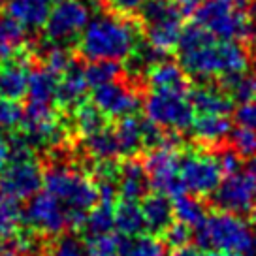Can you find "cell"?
Returning a JSON list of instances; mask_svg holds the SVG:
<instances>
[{
	"instance_id": "ee69618b",
	"label": "cell",
	"mask_w": 256,
	"mask_h": 256,
	"mask_svg": "<svg viewBox=\"0 0 256 256\" xmlns=\"http://www.w3.org/2000/svg\"><path fill=\"white\" fill-rule=\"evenodd\" d=\"M216 156V162H218V166L222 170L224 176H228V174H234V172H238L240 170V154L234 151L232 147H228V149H220Z\"/></svg>"
},
{
	"instance_id": "4fadbf2b",
	"label": "cell",
	"mask_w": 256,
	"mask_h": 256,
	"mask_svg": "<svg viewBox=\"0 0 256 256\" xmlns=\"http://www.w3.org/2000/svg\"><path fill=\"white\" fill-rule=\"evenodd\" d=\"M256 200V184L248 172H234L220 179L213 192V204L222 211L247 213L252 209Z\"/></svg>"
},
{
	"instance_id": "c3c4849f",
	"label": "cell",
	"mask_w": 256,
	"mask_h": 256,
	"mask_svg": "<svg viewBox=\"0 0 256 256\" xmlns=\"http://www.w3.org/2000/svg\"><path fill=\"white\" fill-rule=\"evenodd\" d=\"M240 256H256V236H252V240L248 243V247L241 252Z\"/></svg>"
},
{
	"instance_id": "3957f363",
	"label": "cell",
	"mask_w": 256,
	"mask_h": 256,
	"mask_svg": "<svg viewBox=\"0 0 256 256\" xmlns=\"http://www.w3.org/2000/svg\"><path fill=\"white\" fill-rule=\"evenodd\" d=\"M248 53L238 42H209L192 51L179 53V64L186 76L198 80H215L248 70Z\"/></svg>"
},
{
	"instance_id": "7a4b0ae2",
	"label": "cell",
	"mask_w": 256,
	"mask_h": 256,
	"mask_svg": "<svg viewBox=\"0 0 256 256\" xmlns=\"http://www.w3.org/2000/svg\"><path fill=\"white\" fill-rule=\"evenodd\" d=\"M44 186L46 192L55 196L66 208L70 228H81L88 209L98 204V188L94 181L87 174L68 164L49 166L44 172Z\"/></svg>"
},
{
	"instance_id": "9a60e30c",
	"label": "cell",
	"mask_w": 256,
	"mask_h": 256,
	"mask_svg": "<svg viewBox=\"0 0 256 256\" xmlns=\"http://www.w3.org/2000/svg\"><path fill=\"white\" fill-rule=\"evenodd\" d=\"M149 188H151V183H149V176L144 162L136 160L134 156L124 160L119 166L117 194L122 200L138 202L144 198Z\"/></svg>"
},
{
	"instance_id": "60d3db41",
	"label": "cell",
	"mask_w": 256,
	"mask_h": 256,
	"mask_svg": "<svg viewBox=\"0 0 256 256\" xmlns=\"http://www.w3.org/2000/svg\"><path fill=\"white\" fill-rule=\"evenodd\" d=\"M162 238H164V243H166L170 248L184 247V245L190 243V238H192L190 226L179 222V220H177V222H172L168 230L162 234Z\"/></svg>"
},
{
	"instance_id": "ffe728a7",
	"label": "cell",
	"mask_w": 256,
	"mask_h": 256,
	"mask_svg": "<svg viewBox=\"0 0 256 256\" xmlns=\"http://www.w3.org/2000/svg\"><path fill=\"white\" fill-rule=\"evenodd\" d=\"M4 10L10 17L23 24L28 30L44 28L53 0H4Z\"/></svg>"
},
{
	"instance_id": "8992f818",
	"label": "cell",
	"mask_w": 256,
	"mask_h": 256,
	"mask_svg": "<svg viewBox=\"0 0 256 256\" xmlns=\"http://www.w3.org/2000/svg\"><path fill=\"white\" fill-rule=\"evenodd\" d=\"M145 115L164 130L183 132L194 120V108L186 94L152 90L145 100Z\"/></svg>"
},
{
	"instance_id": "f1b7e54d",
	"label": "cell",
	"mask_w": 256,
	"mask_h": 256,
	"mask_svg": "<svg viewBox=\"0 0 256 256\" xmlns=\"http://www.w3.org/2000/svg\"><path fill=\"white\" fill-rule=\"evenodd\" d=\"M83 147L94 160H117L120 156L119 142H117V136H115V130L108 126H104L102 130L94 132V134H90V136H85Z\"/></svg>"
},
{
	"instance_id": "d4e9b609",
	"label": "cell",
	"mask_w": 256,
	"mask_h": 256,
	"mask_svg": "<svg viewBox=\"0 0 256 256\" xmlns=\"http://www.w3.org/2000/svg\"><path fill=\"white\" fill-rule=\"evenodd\" d=\"M113 220H115V228L124 238L140 236L145 230L144 213H142V208L138 206V202L120 198L113 206Z\"/></svg>"
},
{
	"instance_id": "db71d44e",
	"label": "cell",
	"mask_w": 256,
	"mask_h": 256,
	"mask_svg": "<svg viewBox=\"0 0 256 256\" xmlns=\"http://www.w3.org/2000/svg\"><path fill=\"white\" fill-rule=\"evenodd\" d=\"M2 4H4V2H2V0H0V10H2Z\"/></svg>"
},
{
	"instance_id": "b9f144b4",
	"label": "cell",
	"mask_w": 256,
	"mask_h": 256,
	"mask_svg": "<svg viewBox=\"0 0 256 256\" xmlns=\"http://www.w3.org/2000/svg\"><path fill=\"white\" fill-rule=\"evenodd\" d=\"M108 10L113 14H119V16H128L132 17L134 14H138L142 6H144L147 0H102Z\"/></svg>"
},
{
	"instance_id": "7c38bea8",
	"label": "cell",
	"mask_w": 256,
	"mask_h": 256,
	"mask_svg": "<svg viewBox=\"0 0 256 256\" xmlns=\"http://www.w3.org/2000/svg\"><path fill=\"white\" fill-rule=\"evenodd\" d=\"M92 104L108 119L119 120L130 115H138L142 108V96L134 85L120 83L117 80L92 88Z\"/></svg>"
},
{
	"instance_id": "816d5d0a",
	"label": "cell",
	"mask_w": 256,
	"mask_h": 256,
	"mask_svg": "<svg viewBox=\"0 0 256 256\" xmlns=\"http://www.w3.org/2000/svg\"><path fill=\"white\" fill-rule=\"evenodd\" d=\"M204 256H234V254H226V252H220V250H206Z\"/></svg>"
},
{
	"instance_id": "bcb514c9",
	"label": "cell",
	"mask_w": 256,
	"mask_h": 256,
	"mask_svg": "<svg viewBox=\"0 0 256 256\" xmlns=\"http://www.w3.org/2000/svg\"><path fill=\"white\" fill-rule=\"evenodd\" d=\"M170 256H202L200 248L198 247H190V245H184V247L174 248Z\"/></svg>"
},
{
	"instance_id": "f5cc1de1",
	"label": "cell",
	"mask_w": 256,
	"mask_h": 256,
	"mask_svg": "<svg viewBox=\"0 0 256 256\" xmlns=\"http://www.w3.org/2000/svg\"><path fill=\"white\" fill-rule=\"evenodd\" d=\"M250 220H252V224L256 226V204L252 206V209H250Z\"/></svg>"
},
{
	"instance_id": "8d00e7d4",
	"label": "cell",
	"mask_w": 256,
	"mask_h": 256,
	"mask_svg": "<svg viewBox=\"0 0 256 256\" xmlns=\"http://www.w3.org/2000/svg\"><path fill=\"white\" fill-rule=\"evenodd\" d=\"M230 147L241 158H254L256 156V130L247 126H238L230 130Z\"/></svg>"
},
{
	"instance_id": "d590c367",
	"label": "cell",
	"mask_w": 256,
	"mask_h": 256,
	"mask_svg": "<svg viewBox=\"0 0 256 256\" xmlns=\"http://www.w3.org/2000/svg\"><path fill=\"white\" fill-rule=\"evenodd\" d=\"M23 222V209L17 200L0 194V234L17 232Z\"/></svg>"
},
{
	"instance_id": "7bdbcfd3",
	"label": "cell",
	"mask_w": 256,
	"mask_h": 256,
	"mask_svg": "<svg viewBox=\"0 0 256 256\" xmlns=\"http://www.w3.org/2000/svg\"><path fill=\"white\" fill-rule=\"evenodd\" d=\"M236 122L240 126H247L256 130V98L240 104V108L236 110Z\"/></svg>"
},
{
	"instance_id": "30bf717a",
	"label": "cell",
	"mask_w": 256,
	"mask_h": 256,
	"mask_svg": "<svg viewBox=\"0 0 256 256\" xmlns=\"http://www.w3.org/2000/svg\"><path fill=\"white\" fill-rule=\"evenodd\" d=\"M179 160H181L179 149H170V147L151 149L144 160L151 186L156 192L170 196L172 200L186 192L179 177Z\"/></svg>"
},
{
	"instance_id": "277c9868",
	"label": "cell",
	"mask_w": 256,
	"mask_h": 256,
	"mask_svg": "<svg viewBox=\"0 0 256 256\" xmlns=\"http://www.w3.org/2000/svg\"><path fill=\"white\" fill-rule=\"evenodd\" d=\"M194 19L216 40L256 42V4L243 10L232 0H202Z\"/></svg>"
},
{
	"instance_id": "74e56055",
	"label": "cell",
	"mask_w": 256,
	"mask_h": 256,
	"mask_svg": "<svg viewBox=\"0 0 256 256\" xmlns=\"http://www.w3.org/2000/svg\"><path fill=\"white\" fill-rule=\"evenodd\" d=\"M213 40H216L213 34H209L202 24L194 23L184 26L183 30H181L177 48H179V53H184V51H192V49L202 48V46H206V44H209V42Z\"/></svg>"
},
{
	"instance_id": "f546056e",
	"label": "cell",
	"mask_w": 256,
	"mask_h": 256,
	"mask_svg": "<svg viewBox=\"0 0 256 256\" xmlns=\"http://www.w3.org/2000/svg\"><path fill=\"white\" fill-rule=\"evenodd\" d=\"M220 88L234 102H240V104L248 102L256 98V76L245 70V72L220 78Z\"/></svg>"
},
{
	"instance_id": "8fae6325",
	"label": "cell",
	"mask_w": 256,
	"mask_h": 256,
	"mask_svg": "<svg viewBox=\"0 0 256 256\" xmlns=\"http://www.w3.org/2000/svg\"><path fill=\"white\" fill-rule=\"evenodd\" d=\"M42 186L44 172L34 158L10 160L6 168L0 172V194L17 202L32 198Z\"/></svg>"
},
{
	"instance_id": "4316f807",
	"label": "cell",
	"mask_w": 256,
	"mask_h": 256,
	"mask_svg": "<svg viewBox=\"0 0 256 256\" xmlns=\"http://www.w3.org/2000/svg\"><path fill=\"white\" fill-rule=\"evenodd\" d=\"M40 236L34 232L0 234V256H40Z\"/></svg>"
},
{
	"instance_id": "83f0119b",
	"label": "cell",
	"mask_w": 256,
	"mask_h": 256,
	"mask_svg": "<svg viewBox=\"0 0 256 256\" xmlns=\"http://www.w3.org/2000/svg\"><path fill=\"white\" fill-rule=\"evenodd\" d=\"M181 21L183 19H168V21H156V23L144 24L145 40L154 48L168 53L170 49L177 48V42H179L181 30H183Z\"/></svg>"
},
{
	"instance_id": "7dc6e473",
	"label": "cell",
	"mask_w": 256,
	"mask_h": 256,
	"mask_svg": "<svg viewBox=\"0 0 256 256\" xmlns=\"http://www.w3.org/2000/svg\"><path fill=\"white\" fill-rule=\"evenodd\" d=\"M177 4V8L181 10L183 14H190L194 10L198 8V4H200L202 0H174Z\"/></svg>"
},
{
	"instance_id": "cb8c5ba5",
	"label": "cell",
	"mask_w": 256,
	"mask_h": 256,
	"mask_svg": "<svg viewBox=\"0 0 256 256\" xmlns=\"http://www.w3.org/2000/svg\"><path fill=\"white\" fill-rule=\"evenodd\" d=\"M113 130L119 142L120 158H132L144 149V119L130 115L117 120V126H113Z\"/></svg>"
},
{
	"instance_id": "ab89813d",
	"label": "cell",
	"mask_w": 256,
	"mask_h": 256,
	"mask_svg": "<svg viewBox=\"0 0 256 256\" xmlns=\"http://www.w3.org/2000/svg\"><path fill=\"white\" fill-rule=\"evenodd\" d=\"M21 119H23V110L19 108V104L14 100L0 98V128L14 130L21 124Z\"/></svg>"
},
{
	"instance_id": "5bb4252c",
	"label": "cell",
	"mask_w": 256,
	"mask_h": 256,
	"mask_svg": "<svg viewBox=\"0 0 256 256\" xmlns=\"http://www.w3.org/2000/svg\"><path fill=\"white\" fill-rule=\"evenodd\" d=\"M30 68L26 62V55L0 62V98L19 102L26 96Z\"/></svg>"
},
{
	"instance_id": "e0dca14e",
	"label": "cell",
	"mask_w": 256,
	"mask_h": 256,
	"mask_svg": "<svg viewBox=\"0 0 256 256\" xmlns=\"http://www.w3.org/2000/svg\"><path fill=\"white\" fill-rule=\"evenodd\" d=\"M151 90H166V92H188V76L181 68V64L170 62L168 58L151 66L145 72Z\"/></svg>"
},
{
	"instance_id": "5b68a950",
	"label": "cell",
	"mask_w": 256,
	"mask_h": 256,
	"mask_svg": "<svg viewBox=\"0 0 256 256\" xmlns=\"http://www.w3.org/2000/svg\"><path fill=\"white\" fill-rule=\"evenodd\" d=\"M194 240L198 248L204 250H220L226 254L240 256L248 247L252 234L238 213L218 209L194 228Z\"/></svg>"
},
{
	"instance_id": "6da1fadb",
	"label": "cell",
	"mask_w": 256,
	"mask_h": 256,
	"mask_svg": "<svg viewBox=\"0 0 256 256\" xmlns=\"http://www.w3.org/2000/svg\"><path fill=\"white\" fill-rule=\"evenodd\" d=\"M138 46V26L128 16L102 14L88 19L80 38V53L90 60H126Z\"/></svg>"
},
{
	"instance_id": "d6a6232c",
	"label": "cell",
	"mask_w": 256,
	"mask_h": 256,
	"mask_svg": "<svg viewBox=\"0 0 256 256\" xmlns=\"http://www.w3.org/2000/svg\"><path fill=\"white\" fill-rule=\"evenodd\" d=\"M88 87L94 88L122 78V66L117 60H90L83 68Z\"/></svg>"
},
{
	"instance_id": "7402d4cb",
	"label": "cell",
	"mask_w": 256,
	"mask_h": 256,
	"mask_svg": "<svg viewBox=\"0 0 256 256\" xmlns=\"http://www.w3.org/2000/svg\"><path fill=\"white\" fill-rule=\"evenodd\" d=\"M28 55L26 28L14 17H0V62Z\"/></svg>"
},
{
	"instance_id": "ba28073f",
	"label": "cell",
	"mask_w": 256,
	"mask_h": 256,
	"mask_svg": "<svg viewBox=\"0 0 256 256\" xmlns=\"http://www.w3.org/2000/svg\"><path fill=\"white\" fill-rule=\"evenodd\" d=\"M90 19V10L83 0H56L44 24L46 38L53 44H68L81 36Z\"/></svg>"
},
{
	"instance_id": "484cf974",
	"label": "cell",
	"mask_w": 256,
	"mask_h": 256,
	"mask_svg": "<svg viewBox=\"0 0 256 256\" xmlns=\"http://www.w3.org/2000/svg\"><path fill=\"white\" fill-rule=\"evenodd\" d=\"M113 202H102L98 200L92 209H88L85 215V220L81 224V230L85 236V241L96 240L100 236L112 234L115 228V220H113Z\"/></svg>"
},
{
	"instance_id": "52a82bcc",
	"label": "cell",
	"mask_w": 256,
	"mask_h": 256,
	"mask_svg": "<svg viewBox=\"0 0 256 256\" xmlns=\"http://www.w3.org/2000/svg\"><path fill=\"white\" fill-rule=\"evenodd\" d=\"M23 222L40 238H58L70 228L68 211L49 192H36L23 211Z\"/></svg>"
},
{
	"instance_id": "d6986e66",
	"label": "cell",
	"mask_w": 256,
	"mask_h": 256,
	"mask_svg": "<svg viewBox=\"0 0 256 256\" xmlns=\"http://www.w3.org/2000/svg\"><path fill=\"white\" fill-rule=\"evenodd\" d=\"M190 130L198 144L213 149V147H218L228 138L230 130H232V122L228 119V115L200 113L192 120Z\"/></svg>"
},
{
	"instance_id": "603a6c76",
	"label": "cell",
	"mask_w": 256,
	"mask_h": 256,
	"mask_svg": "<svg viewBox=\"0 0 256 256\" xmlns=\"http://www.w3.org/2000/svg\"><path fill=\"white\" fill-rule=\"evenodd\" d=\"M58 74H55L49 68H38L32 70L28 76V87H26V96L28 104L38 106H53L56 96V87H58Z\"/></svg>"
},
{
	"instance_id": "4dcf8cb0",
	"label": "cell",
	"mask_w": 256,
	"mask_h": 256,
	"mask_svg": "<svg viewBox=\"0 0 256 256\" xmlns=\"http://www.w3.org/2000/svg\"><path fill=\"white\" fill-rule=\"evenodd\" d=\"M174 215L179 222L196 228L208 216V209L198 196H190L188 192H184L181 196L174 198Z\"/></svg>"
},
{
	"instance_id": "e575fe53",
	"label": "cell",
	"mask_w": 256,
	"mask_h": 256,
	"mask_svg": "<svg viewBox=\"0 0 256 256\" xmlns=\"http://www.w3.org/2000/svg\"><path fill=\"white\" fill-rule=\"evenodd\" d=\"M38 56L42 58V62H44L46 68L53 70L58 76L62 72H66L74 64L70 49L64 48L62 44L48 42V46H38Z\"/></svg>"
},
{
	"instance_id": "1f68e13d",
	"label": "cell",
	"mask_w": 256,
	"mask_h": 256,
	"mask_svg": "<svg viewBox=\"0 0 256 256\" xmlns=\"http://www.w3.org/2000/svg\"><path fill=\"white\" fill-rule=\"evenodd\" d=\"M106 117L92 102H81L74 110V126L81 136H90L106 126Z\"/></svg>"
},
{
	"instance_id": "ac0fdd59",
	"label": "cell",
	"mask_w": 256,
	"mask_h": 256,
	"mask_svg": "<svg viewBox=\"0 0 256 256\" xmlns=\"http://www.w3.org/2000/svg\"><path fill=\"white\" fill-rule=\"evenodd\" d=\"M88 83L85 80L83 68L74 62L66 72L60 74L58 78V87H56L55 104L64 110H76L81 102H85Z\"/></svg>"
},
{
	"instance_id": "9c48e42d",
	"label": "cell",
	"mask_w": 256,
	"mask_h": 256,
	"mask_svg": "<svg viewBox=\"0 0 256 256\" xmlns=\"http://www.w3.org/2000/svg\"><path fill=\"white\" fill-rule=\"evenodd\" d=\"M179 177L184 190L196 196L213 194L222 179V170L215 154L190 151L181 154L179 160Z\"/></svg>"
},
{
	"instance_id": "836d02e7",
	"label": "cell",
	"mask_w": 256,
	"mask_h": 256,
	"mask_svg": "<svg viewBox=\"0 0 256 256\" xmlns=\"http://www.w3.org/2000/svg\"><path fill=\"white\" fill-rule=\"evenodd\" d=\"M119 256H164V243L156 236H134L120 241Z\"/></svg>"
},
{
	"instance_id": "2e32d148",
	"label": "cell",
	"mask_w": 256,
	"mask_h": 256,
	"mask_svg": "<svg viewBox=\"0 0 256 256\" xmlns=\"http://www.w3.org/2000/svg\"><path fill=\"white\" fill-rule=\"evenodd\" d=\"M142 213H144L145 228L152 234V236H162L170 228V224L174 222V200L162 194V192H154V194H145L144 204H142Z\"/></svg>"
},
{
	"instance_id": "f6af8a7d",
	"label": "cell",
	"mask_w": 256,
	"mask_h": 256,
	"mask_svg": "<svg viewBox=\"0 0 256 256\" xmlns=\"http://www.w3.org/2000/svg\"><path fill=\"white\" fill-rule=\"evenodd\" d=\"M8 162H10V142L8 138L0 132V172L6 168Z\"/></svg>"
},
{
	"instance_id": "f907efd6",
	"label": "cell",
	"mask_w": 256,
	"mask_h": 256,
	"mask_svg": "<svg viewBox=\"0 0 256 256\" xmlns=\"http://www.w3.org/2000/svg\"><path fill=\"white\" fill-rule=\"evenodd\" d=\"M236 6H240V8H243V10H248L252 4H256V0H232Z\"/></svg>"
},
{
	"instance_id": "44dd1931",
	"label": "cell",
	"mask_w": 256,
	"mask_h": 256,
	"mask_svg": "<svg viewBox=\"0 0 256 256\" xmlns=\"http://www.w3.org/2000/svg\"><path fill=\"white\" fill-rule=\"evenodd\" d=\"M194 112L198 113H215V115H228L234 112V100L224 92L220 85H200L186 92Z\"/></svg>"
},
{
	"instance_id": "681fc988",
	"label": "cell",
	"mask_w": 256,
	"mask_h": 256,
	"mask_svg": "<svg viewBox=\"0 0 256 256\" xmlns=\"http://www.w3.org/2000/svg\"><path fill=\"white\" fill-rule=\"evenodd\" d=\"M247 172H248V176L252 177V181H254V184H256V156L250 158V162H248V166H247Z\"/></svg>"
},
{
	"instance_id": "f35d334b",
	"label": "cell",
	"mask_w": 256,
	"mask_h": 256,
	"mask_svg": "<svg viewBox=\"0 0 256 256\" xmlns=\"http://www.w3.org/2000/svg\"><path fill=\"white\" fill-rule=\"evenodd\" d=\"M48 256H90L87 241L76 236H60L49 245Z\"/></svg>"
}]
</instances>
